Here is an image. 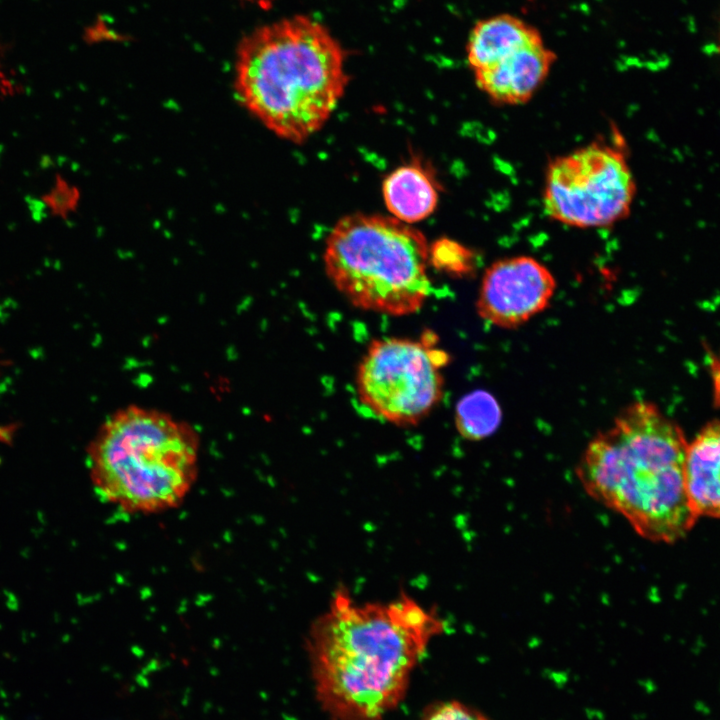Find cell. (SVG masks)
<instances>
[{
    "instance_id": "cell-11",
    "label": "cell",
    "mask_w": 720,
    "mask_h": 720,
    "mask_svg": "<svg viewBox=\"0 0 720 720\" xmlns=\"http://www.w3.org/2000/svg\"><path fill=\"white\" fill-rule=\"evenodd\" d=\"M540 41L543 38L539 31L515 15L498 14L483 18L475 23L467 40L468 65L476 72Z\"/></svg>"
},
{
    "instance_id": "cell-17",
    "label": "cell",
    "mask_w": 720,
    "mask_h": 720,
    "mask_svg": "<svg viewBox=\"0 0 720 720\" xmlns=\"http://www.w3.org/2000/svg\"><path fill=\"white\" fill-rule=\"evenodd\" d=\"M720 48V47H719Z\"/></svg>"
},
{
    "instance_id": "cell-12",
    "label": "cell",
    "mask_w": 720,
    "mask_h": 720,
    "mask_svg": "<svg viewBox=\"0 0 720 720\" xmlns=\"http://www.w3.org/2000/svg\"><path fill=\"white\" fill-rule=\"evenodd\" d=\"M384 202L398 220L413 223L433 213L438 203L434 178L419 163L395 169L383 183Z\"/></svg>"
},
{
    "instance_id": "cell-2",
    "label": "cell",
    "mask_w": 720,
    "mask_h": 720,
    "mask_svg": "<svg viewBox=\"0 0 720 720\" xmlns=\"http://www.w3.org/2000/svg\"><path fill=\"white\" fill-rule=\"evenodd\" d=\"M687 445L679 426L656 405L636 401L590 440L576 476L590 497L638 535L673 543L698 518L686 491Z\"/></svg>"
},
{
    "instance_id": "cell-6",
    "label": "cell",
    "mask_w": 720,
    "mask_h": 720,
    "mask_svg": "<svg viewBox=\"0 0 720 720\" xmlns=\"http://www.w3.org/2000/svg\"><path fill=\"white\" fill-rule=\"evenodd\" d=\"M437 341L429 330L418 339L373 340L356 371L359 402L376 417L400 427L422 421L444 393L443 368L449 356L437 348Z\"/></svg>"
},
{
    "instance_id": "cell-7",
    "label": "cell",
    "mask_w": 720,
    "mask_h": 720,
    "mask_svg": "<svg viewBox=\"0 0 720 720\" xmlns=\"http://www.w3.org/2000/svg\"><path fill=\"white\" fill-rule=\"evenodd\" d=\"M636 184L621 144L594 142L554 159L544 184V210L562 224L591 228L630 213Z\"/></svg>"
},
{
    "instance_id": "cell-13",
    "label": "cell",
    "mask_w": 720,
    "mask_h": 720,
    "mask_svg": "<svg viewBox=\"0 0 720 720\" xmlns=\"http://www.w3.org/2000/svg\"><path fill=\"white\" fill-rule=\"evenodd\" d=\"M502 419L501 407L496 398L485 390L464 395L455 407V427L459 435L469 441H480L491 436Z\"/></svg>"
},
{
    "instance_id": "cell-15",
    "label": "cell",
    "mask_w": 720,
    "mask_h": 720,
    "mask_svg": "<svg viewBox=\"0 0 720 720\" xmlns=\"http://www.w3.org/2000/svg\"><path fill=\"white\" fill-rule=\"evenodd\" d=\"M79 191L63 178L55 175L51 188L41 196V202L53 217L66 219L78 205Z\"/></svg>"
},
{
    "instance_id": "cell-5",
    "label": "cell",
    "mask_w": 720,
    "mask_h": 720,
    "mask_svg": "<svg viewBox=\"0 0 720 720\" xmlns=\"http://www.w3.org/2000/svg\"><path fill=\"white\" fill-rule=\"evenodd\" d=\"M323 260L331 283L358 309L407 316L429 297L427 241L395 217H343L328 235Z\"/></svg>"
},
{
    "instance_id": "cell-9",
    "label": "cell",
    "mask_w": 720,
    "mask_h": 720,
    "mask_svg": "<svg viewBox=\"0 0 720 720\" xmlns=\"http://www.w3.org/2000/svg\"><path fill=\"white\" fill-rule=\"evenodd\" d=\"M555 59L554 52L540 41L473 74L478 88L494 102L523 104L544 83Z\"/></svg>"
},
{
    "instance_id": "cell-14",
    "label": "cell",
    "mask_w": 720,
    "mask_h": 720,
    "mask_svg": "<svg viewBox=\"0 0 720 720\" xmlns=\"http://www.w3.org/2000/svg\"><path fill=\"white\" fill-rule=\"evenodd\" d=\"M429 261L438 270L457 277L471 273L475 267L472 250L448 238L433 243L429 248Z\"/></svg>"
},
{
    "instance_id": "cell-1",
    "label": "cell",
    "mask_w": 720,
    "mask_h": 720,
    "mask_svg": "<svg viewBox=\"0 0 720 720\" xmlns=\"http://www.w3.org/2000/svg\"><path fill=\"white\" fill-rule=\"evenodd\" d=\"M444 627L434 610L405 594L360 604L337 589L307 639L320 704L336 720L381 719Z\"/></svg>"
},
{
    "instance_id": "cell-10",
    "label": "cell",
    "mask_w": 720,
    "mask_h": 720,
    "mask_svg": "<svg viewBox=\"0 0 720 720\" xmlns=\"http://www.w3.org/2000/svg\"><path fill=\"white\" fill-rule=\"evenodd\" d=\"M685 484L696 516L720 519V422L706 425L688 443Z\"/></svg>"
},
{
    "instance_id": "cell-8",
    "label": "cell",
    "mask_w": 720,
    "mask_h": 720,
    "mask_svg": "<svg viewBox=\"0 0 720 720\" xmlns=\"http://www.w3.org/2000/svg\"><path fill=\"white\" fill-rule=\"evenodd\" d=\"M556 290L551 271L530 256L503 258L483 274L476 312L487 323L514 329L543 312Z\"/></svg>"
},
{
    "instance_id": "cell-3",
    "label": "cell",
    "mask_w": 720,
    "mask_h": 720,
    "mask_svg": "<svg viewBox=\"0 0 720 720\" xmlns=\"http://www.w3.org/2000/svg\"><path fill=\"white\" fill-rule=\"evenodd\" d=\"M346 54L329 29L306 15L257 28L238 48L240 103L275 135L301 143L329 119L342 98Z\"/></svg>"
},
{
    "instance_id": "cell-16",
    "label": "cell",
    "mask_w": 720,
    "mask_h": 720,
    "mask_svg": "<svg viewBox=\"0 0 720 720\" xmlns=\"http://www.w3.org/2000/svg\"><path fill=\"white\" fill-rule=\"evenodd\" d=\"M424 720H490L478 710L458 701H448L434 706Z\"/></svg>"
},
{
    "instance_id": "cell-4",
    "label": "cell",
    "mask_w": 720,
    "mask_h": 720,
    "mask_svg": "<svg viewBox=\"0 0 720 720\" xmlns=\"http://www.w3.org/2000/svg\"><path fill=\"white\" fill-rule=\"evenodd\" d=\"M200 438L159 409L129 405L108 416L90 441V481L102 500L129 514L175 508L198 474Z\"/></svg>"
}]
</instances>
